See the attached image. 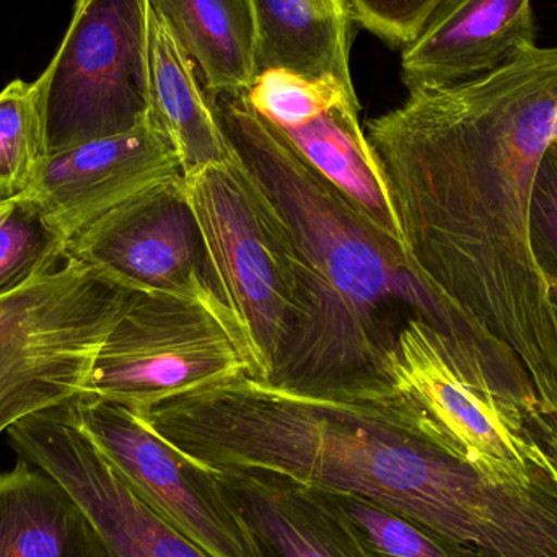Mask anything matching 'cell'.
<instances>
[{"mask_svg": "<svg viewBox=\"0 0 557 557\" xmlns=\"http://www.w3.org/2000/svg\"><path fill=\"white\" fill-rule=\"evenodd\" d=\"M533 231L546 268L557 274V163L548 153L533 193Z\"/></svg>", "mask_w": 557, "mask_h": 557, "instance_id": "obj_25", "label": "cell"}, {"mask_svg": "<svg viewBox=\"0 0 557 557\" xmlns=\"http://www.w3.org/2000/svg\"><path fill=\"white\" fill-rule=\"evenodd\" d=\"M242 375L255 376L234 314L196 298L133 290L81 395L134 411Z\"/></svg>", "mask_w": 557, "mask_h": 557, "instance_id": "obj_6", "label": "cell"}, {"mask_svg": "<svg viewBox=\"0 0 557 557\" xmlns=\"http://www.w3.org/2000/svg\"><path fill=\"white\" fill-rule=\"evenodd\" d=\"M369 557H474L416 520L357 494L310 487Z\"/></svg>", "mask_w": 557, "mask_h": 557, "instance_id": "obj_20", "label": "cell"}, {"mask_svg": "<svg viewBox=\"0 0 557 557\" xmlns=\"http://www.w3.org/2000/svg\"><path fill=\"white\" fill-rule=\"evenodd\" d=\"M255 71L284 69L354 88L349 10L339 0H250Z\"/></svg>", "mask_w": 557, "mask_h": 557, "instance_id": "obj_17", "label": "cell"}, {"mask_svg": "<svg viewBox=\"0 0 557 557\" xmlns=\"http://www.w3.org/2000/svg\"><path fill=\"white\" fill-rule=\"evenodd\" d=\"M74 414L127 486L205 555L263 557L222 494L218 471L186 457L120 403L77 395Z\"/></svg>", "mask_w": 557, "mask_h": 557, "instance_id": "obj_9", "label": "cell"}, {"mask_svg": "<svg viewBox=\"0 0 557 557\" xmlns=\"http://www.w3.org/2000/svg\"><path fill=\"white\" fill-rule=\"evenodd\" d=\"M180 178L172 143L147 117L127 133L51 153L25 198L69 242L134 196Z\"/></svg>", "mask_w": 557, "mask_h": 557, "instance_id": "obj_12", "label": "cell"}, {"mask_svg": "<svg viewBox=\"0 0 557 557\" xmlns=\"http://www.w3.org/2000/svg\"><path fill=\"white\" fill-rule=\"evenodd\" d=\"M199 67L209 97L248 91L255 71L250 0H149Z\"/></svg>", "mask_w": 557, "mask_h": 557, "instance_id": "obj_19", "label": "cell"}, {"mask_svg": "<svg viewBox=\"0 0 557 557\" xmlns=\"http://www.w3.org/2000/svg\"><path fill=\"white\" fill-rule=\"evenodd\" d=\"M553 298H555V307H556V314H557V274H553Z\"/></svg>", "mask_w": 557, "mask_h": 557, "instance_id": "obj_28", "label": "cell"}, {"mask_svg": "<svg viewBox=\"0 0 557 557\" xmlns=\"http://www.w3.org/2000/svg\"><path fill=\"white\" fill-rule=\"evenodd\" d=\"M65 258L133 290L196 298L228 310L183 178L134 196L78 232L67 242Z\"/></svg>", "mask_w": 557, "mask_h": 557, "instance_id": "obj_10", "label": "cell"}, {"mask_svg": "<svg viewBox=\"0 0 557 557\" xmlns=\"http://www.w3.org/2000/svg\"><path fill=\"white\" fill-rule=\"evenodd\" d=\"M366 133L416 276L510 395L557 412L553 274L533 231L536 178L557 134V48L409 90Z\"/></svg>", "mask_w": 557, "mask_h": 557, "instance_id": "obj_1", "label": "cell"}, {"mask_svg": "<svg viewBox=\"0 0 557 557\" xmlns=\"http://www.w3.org/2000/svg\"><path fill=\"white\" fill-rule=\"evenodd\" d=\"M149 0H75L45 69L49 156L133 131L149 117Z\"/></svg>", "mask_w": 557, "mask_h": 557, "instance_id": "obj_8", "label": "cell"}, {"mask_svg": "<svg viewBox=\"0 0 557 557\" xmlns=\"http://www.w3.org/2000/svg\"><path fill=\"white\" fill-rule=\"evenodd\" d=\"M546 153H548V157H552V159L557 163V134L555 139H553V143L549 144V149Z\"/></svg>", "mask_w": 557, "mask_h": 557, "instance_id": "obj_27", "label": "cell"}, {"mask_svg": "<svg viewBox=\"0 0 557 557\" xmlns=\"http://www.w3.org/2000/svg\"><path fill=\"white\" fill-rule=\"evenodd\" d=\"M5 434L18 458L71 494L110 557H209L127 486L78 425L74 398L26 416Z\"/></svg>", "mask_w": 557, "mask_h": 557, "instance_id": "obj_11", "label": "cell"}, {"mask_svg": "<svg viewBox=\"0 0 557 557\" xmlns=\"http://www.w3.org/2000/svg\"><path fill=\"white\" fill-rule=\"evenodd\" d=\"M183 182L219 295L247 337L255 379L270 382L301 311L300 263L287 222L237 150Z\"/></svg>", "mask_w": 557, "mask_h": 557, "instance_id": "obj_4", "label": "cell"}, {"mask_svg": "<svg viewBox=\"0 0 557 557\" xmlns=\"http://www.w3.org/2000/svg\"><path fill=\"white\" fill-rule=\"evenodd\" d=\"M352 22L392 46L416 39L445 0H346Z\"/></svg>", "mask_w": 557, "mask_h": 557, "instance_id": "obj_24", "label": "cell"}, {"mask_svg": "<svg viewBox=\"0 0 557 557\" xmlns=\"http://www.w3.org/2000/svg\"><path fill=\"white\" fill-rule=\"evenodd\" d=\"M388 375L393 388L414 401L454 450L491 480L516 487L548 480L519 399L454 337L414 318L389 352Z\"/></svg>", "mask_w": 557, "mask_h": 557, "instance_id": "obj_7", "label": "cell"}, {"mask_svg": "<svg viewBox=\"0 0 557 557\" xmlns=\"http://www.w3.org/2000/svg\"><path fill=\"white\" fill-rule=\"evenodd\" d=\"M536 48L533 0H445L403 48L408 90L473 81Z\"/></svg>", "mask_w": 557, "mask_h": 557, "instance_id": "obj_13", "label": "cell"}, {"mask_svg": "<svg viewBox=\"0 0 557 557\" xmlns=\"http://www.w3.org/2000/svg\"><path fill=\"white\" fill-rule=\"evenodd\" d=\"M133 288L67 260L0 298V435L81 395Z\"/></svg>", "mask_w": 557, "mask_h": 557, "instance_id": "obj_5", "label": "cell"}, {"mask_svg": "<svg viewBox=\"0 0 557 557\" xmlns=\"http://www.w3.org/2000/svg\"><path fill=\"white\" fill-rule=\"evenodd\" d=\"M65 248L32 199L0 202V298L58 271L67 261Z\"/></svg>", "mask_w": 557, "mask_h": 557, "instance_id": "obj_22", "label": "cell"}, {"mask_svg": "<svg viewBox=\"0 0 557 557\" xmlns=\"http://www.w3.org/2000/svg\"><path fill=\"white\" fill-rule=\"evenodd\" d=\"M46 85L42 72L35 82L16 78L0 91V202L25 196L48 159Z\"/></svg>", "mask_w": 557, "mask_h": 557, "instance_id": "obj_21", "label": "cell"}, {"mask_svg": "<svg viewBox=\"0 0 557 557\" xmlns=\"http://www.w3.org/2000/svg\"><path fill=\"white\" fill-rule=\"evenodd\" d=\"M359 113L360 103H341L310 123L276 129L314 172L405 250L388 182Z\"/></svg>", "mask_w": 557, "mask_h": 557, "instance_id": "obj_18", "label": "cell"}, {"mask_svg": "<svg viewBox=\"0 0 557 557\" xmlns=\"http://www.w3.org/2000/svg\"><path fill=\"white\" fill-rule=\"evenodd\" d=\"M0 557H110L71 494L18 458L0 471Z\"/></svg>", "mask_w": 557, "mask_h": 557, "instance_id": "obj_16", "label": "cell"}, {"mask_svg": "<svg viewBox=\"0 0 557 557\" xmlns=\"http://www.w3.org/2000/svg\"><path fill=\"white\" fill-rule=\"evenodd\" d=\"M147 64L149 117L172 143L183 176L231 159L234 146L214 101L202 90L195 62L150 3Z\"/></svg>", "mask_w": 557, "mask_h": 557, "instance_id": "obj_15", "label": "cell"}, {"mask_svg": "<svg viewBox=\"0 0 557 557\" xmlns=\"http://www.w3.org/2000/svg\"><path fill=\"white\" fill-rule=\"evenodd\" d=\"M339 2H341V3H344V5H346V7H347V2H346V0H339Z\"/></svg>", "mask_w": 557, "mask_h": 557, "instance_id": "obj_29", "label": "cell"}, {"mask_svg": "<svg viewBox=\"0 0 557 557\" xmlns=\"http://www.w3.org/2000/svg\"><path fill=\"white\" fill-rule=\"evenodd\" d=\"M211 98L232 146L287 222L300 263V318L271 383L318 395L389 392V352L414 318L474 350L401 245L314 172L245 94Z\"/></svg>", "mask_w": 557, "mask_h": 557, "instance_id": "obj_3", "label": "cell"}, {"mask_svg": "<svg viewBox=\"0 0 557 557\" xmlns=\"http://www.w3.org/2000/svg\"><path fill=\"white\" fill-rule=\"evenodd\" d=\"M258 116L277 129L310 123L341 103H359L356 88L334 78H311L284 69L261 72L245 91Z\"/></svg>", "mask_w": 557, "mask_h": 557, "instance_id": "obj_23", "label": "cell"}, {"mask_svg": "<svg viewBox=\"0 0 557 557\" xmlns=\"http://www.w3.org/2000/svg\"><path fill=\"white\" fill-rule=\"evenodd\" d=\"M218 471V470H215ZM263 557H369L310 487L260 470L218 471Z\"/></svg>", "mask_w": 557, "mask_h": 557, "instance_id": "obj_14", "label": "cell"}, {"mask_svg": "<svg viewBox=\"0 0 557 557\" xmlns=\"http://www.w3.org/2000/svg\"><path fill=\"white\" fill-rule=\"evenodd\" d=\"M523 425L540 455L557 467V412H549L536 403L522 406Z\"/></svg>", "mask_w": 557, "mask_h": 557, "instance_id": "obj_26", "label": "cell"}, {"mask_svg": "<svg viewBox=\"0 0 557 557\" xmlns=\"http://www.w3.org/2000/svg\"><path fill=\"white\" fill-rule=\"evenodd\" d=\"M134 412L209 470L357 494L474 557H557L555 478L530 487L491 480L396 388L318 395L242 375Z\"/></svg>", "mask_w": 557, "mask_h": 557, "instance_id": "obj_2", "label": "cell"}]
</instances>
